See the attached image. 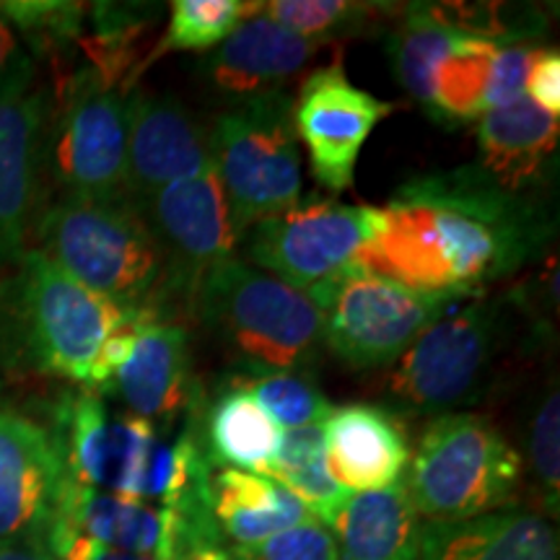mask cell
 <instances>
[{
    "label": "cell",
    "instance_id": "ab89813d",
    "mask_svg": "<svg viewBox=\"0 0 560 560\" xmlns=\"http://www.w3.org/2000/svg\"><path fill=\"white\" fill-rule=\"evenodd\" d=\"M202 560H231V556H229V550H221V552H213V556H208Z\"/></svg>",
    "mask_w": 560,
    "mask_h": 560
},
{
    "label": "cell",
    "instance_id": "484cf974",
    "mask_svg": "<svg viewBox=\"0 0 560 560\" xmlns=\"http://www.w3.org/2000/svg\"><path fill=\"white\" fill-rule=\"evenodd\" d=\"M462 32L441 16L436 3H410L392 26L387 50L397 81L416 100L425 115L433 117V86L436 73Z\"/></svg>",
    "mask_w": 560,
    "mask_h": 560
},
{
    "label": "cell",
    "instance_id": "d6986e66",
    "mask_svg": "<svg viewBox=\"0 0 560 560\" xmlns=\"http://www.w3.org/2000/svg\"><path fill=\"white\" fill-rule=\"evenodd\" d=\"M322 47V42L293 34L260 11L208 55L202 75L219 94L242 104L280 91V83L310 66Z\"/></svg>",
    "mask_w": 560,
    "mask_h": 560
},
{
    "label": "cell",
    "instance_id": "4dcf8cb0",
    "mask_svg": "<svg viewBox=\"0 0 560 560\" xmlns=\"http://www.w3.org/2000/svg\"><path fill=\"white\" fill-rule=\"evenodd\" d=\"M283 431L322 425L332 412V402L322 395L304 371H262L234 380Z\"/></svg>",
    "mask_w": 560,
    "mask_h": 560
},
{
    "label": "cell",
    "instance_id": "9a60e30c",
    "mask_svg": "<svg viewBox=\"0 0 560 560\" xmlns=\"http://www.w3.org/2000/svg\"><path fill=\"white\" fill-rule=\"evenodd\" d=\"M66 540H86L109 550L177 560L179 520L166 506L83 488L66 475L42 542L50 550Z\"/></svg>",
    "mask_w": 560,
    "mask_h": 560
},
{
    "label": "cell",
    "instance_id": "277c9868",
    "mask_svg": "<svg viewBox=\"0 0 560 560\" xmlns=\"http://www.w3.org/2000/svg\"><path fill=\"white\" fill-rule=\"evenodd\" d=\"M195 314L244 374L304 371L319 359L317 301L234 255L202 278Z\"/></svg>",
    "mask_w": 560,
    "mask_h": 560
},
{
    "label": "cell",
    "instance_id": "e575fe53",
    "mask_svg": "<svg viewBox=\"0 0 560 560\" xmlns=\"http://www.w3.org/2000/svg\"><path fill=\"white\" fill-rule=\"evenodd\" d=\"M532 47L524 45H503L495 55L493 68H490L488 91H486V112L506 107L524 100V89H527V75L535 60Z\"/></svg>",
    "mask_w": 560,
    "mask_h": 560
},
{
    "label": "cell",
    "instance_id": "e0dca14e",
    "mask_svg": "<svg viewBox=\"0 0 560 560\" xmlns=\"http://www.w3.org/2000/svg\"><path fill=\"white\" fill-rule=\"evenodd\" d=\"M102 395L117 397L125 410L151 425L170 423L190 408L195 387L187 327L145 310L136 325L128 359L112 374Z\"/></svg>",
    "mask_w": 560,
    "mask_h": 560
},
{
    "label": "cell",
    "instance_id": "8d00e7d4",
    "mask_svg": "<svg viewBox=\"0 0 560 560\" xmlns=\"http://www.w3.org/2000/svg\"><path fill=\"white\" fill-rule=\"evenodd\" d=\"M524 96L542 109L545 115L558 117L560 115V55L558 50H537L535 60H532L527 89Z\"/></svg>",
    "mask_w": 560,
    "mask_h": 560
},
{
    "label": "cell",
    "instance_id": "2e32d148",
    "mask_svg": "<svg viewBox=\"0 0 560 560\" xmlns=\"http://www.w3.org/2000/svg\"><path fill=\"white\" fill-rule=\"evenodd\" d=\"M66 482L52 433L0 410V542L42 540Z\"/></svg>",
    "mask_w": 560,
    "mask_h": 560
},
{
    "label": "cell",
    "instance_id": "603a6c76",
    "mask_svg": "<svg viewBox=\"0 0 560 560\" xmlns=\"http://www.w3.org/2000/svg\"><path fill=\"white\" fill-rule=\"evenodd\" d=\"M208 501L221 537H229L234 548H249L314 520L310 509L278 480L231 467L210 472Z\"/></svg>",
    "mask_w": 560,
    "mask_h": 560
},
{
    "label": "cell",
    "instance_id": "7c38bea8",
    "mask_svg": "<svg viewBox=\"0 0 560 560\" xmlns=\"http://www.w3.org/2000/svg\"><path fill=\"white\" fill-rule=\"evenodd\" d=\"M52 441L62 470L83 488L138 499L156 446V425L115 410L100 392H66L55 405ZM140 501V499H138Z\"/></svg>",
    "mask_w": 560,
    "mask_h": 560
},
{
    "label": "cell",
    "instance_id": "f546056e",
    "mask_svg": "<svg viewBox=\"0 0 560 560\" xmlns=\"http://www.w3.org/2000/svg\"><path fill=\"white\" fill-rule=\"evenodd\" d=\"M384 3H353V0H272L262 3V13L276 24L285 26L301 37L330 45L366 34L376 21L387 16Z\"/></svg>",
    "mask_w": 560,
    "mask_h": 560
},
{
    "label": "cell",
    "instance_id": "4fadbf2b",
    "mask_svg": "<svg viewBox=\"0 0 560 560\" xmlns=\"http://www.w3.org/2000/svg\"><path fill=\"white\" fill-rule=\"evenodd\" d=\"M392 112L395 104L355 86L340 62L306 75L291 102V120L310 153L314 179L332 192L348 190L371 130Z\"/></svg>",
    "mask_w": 560,
    "mask_h": 560
},
{
    "label": "cell",
    "instance_id": "4316f807",
    "mask_svg": "<svg viewBox=\"0 0 560 560\" xmlns=\"http://www.w3.org/2000/svg\"><path fill=\"white\" fill-rule=\"evenodd\" d=\"M322 425L283 431L276 457H272L265 475L289 488L310 509L314 520L330 527L353 493L340 488L330 467H327L325 429Z\"/></svg>",
    "mask_w": 560,
    "mask_h": 560
},
{
    "label": "cell",
    "instance_id": "f1b7e54d",
    "mask_svg": "<svg viewBox=\"0 0 560 560\" xmlns=\"http://www.w3.org/2000/svg\"><path fill=\"white\" fill-rule=\"evenodd\" d=\"M262 11V3H244V0H174L170 3V24L153 50L140 60L138 75L170 52H206L215 50L244 19Z\"/></svg>",
    "mask_w": 560,
    "mask_h": 560
},
{
    "label": "cell",
    "instance_id": "ac0fdd59",
    "mask_svg": "<svg viewBox=\"0 0 560 560\" xmlns=\"http://www.w3.org/2000/svg\"><path fill=\"white\" fill-rule=\"evenodd\" d=\"M50 104L42 91L0 102V268L24 255L34 229Z\"/></svg>",
    "mask_w": 560,
    "mask_h": 560
},
{
    "label": "cell",
    "instance_id": "ba28073f",
    "mask_svg": "<svg viewBox=\"0 0 560 560\" xmlns=\"http://www.w3.org/2000/svg\"><path fill=\"white\" fill-rule=\"evenodd\" d=\"M382 223V208L335 198L299 200L247 231V257L257 270L317 299L350 272Z\"/></svg>",
    "mask_w": 560,
    "mask_h": 560
},
{
    "label": "cell",
    "instance_id": "836d02e7",
    "mask_svg": "<svg viewBox=\"0 0 560 560\" xmlns=\"http://www.w3.org/2000/svg\"><path fill=\"white\" fill-rule=\"evenodd\" d=\"M231 560H342L330 527L310 520L249 548H231Z\"/></svg>",
    "mask_w": 560,
    "mask_h": 560
},
{
    "label": "cell",
    "instance_id": "3957f363",
    "mask_svg": "<svg viewBox=\"0 0 560 560\" xmlns=\"http://www.w3.org/2000/svg\"><path fill=\"white\" fill-rule=\"evenodd\" d=\"M39 255L122 310H153L164 252L132 202L58 198L34 221Z\"/></svg>",
    "mask_w": 560,
    "mask_h": 560
},
{
    "label": "cell",
    "instance_id": "7402d4cb",
    "mask_svg": "<svg viewBox=\"0 0 560 560\" xmlns=\"http://www.w3.org/2000/svg\"><path fill=\"white\" fill-rule=\"evenodd\" d=\"M558 136V117L545 115L527 96L488 109L478 122V170L503 190L524 195L548 170Z\"/></svg>",
    "mask_w": 560,
    "mask_h": 560
},
{
    "label": "cell",
    "instance_id": "6da1fadb",
    "mask_svg": "<svg viewBox=\"0 0 560 560\" xmlns=\"http://www.w3.org/2000/svg\"><path fill=\"white\" fill-rule=\"evenodd\" d=\"M550 240V215L478 166L408 179L382 208L359 270L433 296H478Z\"/></svg>",
    "mask_w": 560,
    "mask_h": 560
},
{
    "label": "cell",
    "instance_id": "d4e9b609",
    "mask_svg": "<svg viewBox=\"0 0 560 560\" xmlns=\"http://www.w3.org/2000/svg\"><path fill=\"white\" fill-rule=\"evenodd\" d=\"M206 439L208 465L265 475L283 439V429L257 405L249 392L231 382L210 402Z\"/></svg>",
    "mask_w": 560,
    "mask_h": 560
},
{
    "label": "cell",
    "instance_id": "7a4b0ae2",
    "mask_svg": "<svg viewBox=\"0 0 560 560\" xmlns=\"http://www.w3.org/2000/svg\"><path fill=\"white\" fill-rule=\"evenodd\" d=\"M26 249L0 280V366L89 389L104 342L136 317Z\"/></svg>",
    "mask_w": 560,
    "mask_h": 560
},
{
    "label": "cell",
    "instance_id": "ffe728a7",
    "mask_svg": "<svg viewBox=\"0 0 560 560\" xmlns=\"http://www.w3.org/2000/svg\"><path fill=\"white\" fill-rule=\"evenodd\" d=\"M327 467L348 493L397 486L408 470L410 446L400 420L380 405L348 402L325 420Z\"/></svg>",
    "mask_w": 560,
    "mask_h": 560
},
{
    "label": "cell",
    "instance_id": "5bb4252c",
    "mask_svg": "<svg viewBox=\"0 0 560 560\" xmlns=\"http://www.w3.org/2000/svg\"><path fill=\"white\" fill-rule=\"evenodd\" d=\"M128 115V198L138 210L172 182L210 170L213 140L195 115L170 94L132 89Z\"/></svg>",
    "mask_w": 560,
    "mask_h": 560
},
{
    "label": "cell",
    "instance_id": "8fae6325",
    "mask_svg": "<svg viewBox=\"0 0 560 560\" xmlns=\"http://www.w3.org/2000/svg\"><path fill=\"white\" fill-rule=\"evenodd\" d=\"M314 301L325 317L322 346L335 359L350 369H384L400 359L452 299L350 272Z\"/></svg>",
    "mask_w": 560,
    "mask_h": 560
},
{
    "label": "cell",
    "instance_id": "cb8c5ba5",
    "mask_svg": "<svg viewBox=\"0 0 560 560\" xmlns=\"http://www.w3.org/2000/svg\"><path fill=\"white\" fill-rule=\"evenodd\" d=\"M420 529L405 482L353 493L330 524L342 560H420Z\"/></svg>",
    "mask_w": 560,
    "mask_h": 560
},
{
    "label": "cell",
    "instance_id": "5b68a950",
    "mask_svg": "<svg viewBox=\"0 0 560 560\" xmlns=\"http://www.w3.org/2000/svg\"><path fill=\"white\" fill-rule=\"evenodd\" d=\"M408 495L429 522H462L506 509L522 482V454L475 412L436 416L410 457Z\"/></svg>",
    "mask_w": 560,
    "mask_h": 560
},
{
    "label": "cell",
    "instance_id": "1f68e13d",
    "mask_svg": "<svg viewBox=\"0 0 560 560\" xmlns=\"http://www.w3.org/2000/svg\"><path fill=\"white\" fill-rule=\"evenodd\" d=\"M0 16L9 21L34 58L66 52L79 45L89 11L83 3L62 0H9L0 3Z\"/></svg>",
    "mask_w": 560,
    "mask_h": 560
},
{
    "label": "cell",
    "instance_id": "f35d334b",
    "mask_svg": "<svg viewBox=\"0 0 560 560\" xmlns=\"http://www.w3.org/2000/svg\"><path fill=\"white\" fill-rule=\"evenodd\" d=\"M0 560H58L37 540H5L0 542Z\"/></svg>",
    "mask_w": 560,
    "mask_h": 560
},
{
    "label": "cell",
    "instance_id": "30bf717a",
    "mask_svg": "<svg viewBox=\"0 0 560 560\" xmlns=\"http://www.w3.org/2000/svg\"><path fill=\"white\" fill-rule=\"evenodd\" d=\"M140 210L164 252L156 314L177 322L179 310L195 312V296L208 270L234 255L240 244L215 164L166 185Z\"/></svg>",
    "mask_w": 560,
    "mask_h": 560
},
{
    "label": "cell",
    "instance_id": "52a82bcc",
    "mask_svg": "<svg viewBox=\"0 0 560 560\" xmlns=\"http://www.w3.org/2000/svg\"><path fill=\"white\" fill-rule=\"evenodd\" d=\"M45 166L60 198L130 202L125 94L89 62L60 83Z\"/></svg>",
    "mask_w": 560,
    "mask_h": 560
},
{
    "label": "cell",
    "instance_id": "74e56055",
    "mask_svg": "<svg viewBox=\"0 0 560 560\" xmlns=\"http://www.w3.org/2000/svg\"><path fill=\"white\" fill-rule=\"evenodd\" d=\"M50 552L58 560H156L151 556H138V552L100 548V545H91L86 540H66L50 548Z\"/></svg>",
    "mask_w": 560,
    "mask_h": 560
},
{
    "label": "cell",
    "instance_id": "8992f818",
    "mask_svg": "<svg viewBox=\"0 0 560 560\" xmlns=\"http://www.w3.org/2000/svg\"><path fill=\"white\" fill-rule=\"evenodd\" d=\"M213 161L236 240L301 200V153L283 91L223 112L210 132Z\"/></svg>",
    "mask_w": 560,
    "mask_h": 560
},
{
    "label": "cell",
    "instance_id": "d6a6232c",
    "mask_svg": "<svg viewBox=\"0 0 560 560\" xmlns=\"http://www.w3.org/2000/svg\"><path fill=\"white\" fill-rule=\"evenodd\" d=\"M529 462L542 506L556 516L560 506V397L556 384L545 392L532 418Z\"/></svg>",
    "mask_w": 560,
    "mask_h": 560
},
{
    "label": "cell",
    "instance_id": "d590c367",
    "mask_svg": "<svg viewBox=\"0 0 560 560\" xmlns=\"http://www.w3.org/2000/svg\"><path fill=\"white\" fill-rule=\"evenodd\" d=\"M34 73H37V66H34L32 52L26 50L9 21L0 16V102L30 94Z\"/></svg>",
    "mask_w": 560,
    "mask_h": 560
},
{
    "label": "cell",
    "instance_id": "44dd1931",
    "mask_svg": "<svg viewBox=\"0 0 560 560\" xmlns=\"http://www.w3.org/2000/svg\"><path fill=\"white\" fill-rule=\"evenodd\" d=\"M420 560H560L558 532L545 516L501 509L462 522H425Z\"/></svg>",
    "mask_w": 560,
    "mask_h": 560
},
{
    "label": "cell",
    "instance_id": "9c48e42d",
    "mask_svg": "<svg viewBox=\"0 0 560 560\" xmlns=\"http://www.w3.org/2000/svg\"><path fill=\"white\" fill-rule=\"evenodd\" d=\"M467 299H452L395 361L389 392L405 410L444 416L486 382L501 346V314L482 293Z\"/></svg>",
    "mask_w": 560,
    "mask_h": 560
},
{
    "label": "cell",
    "instance_id": "83f0119b",
    "mask_svg": "<svg viewBox=\"0 0 560 560\" xmlns=\"http://www.w3.org/2000/svg\"><path fill=\"white\" fill-rule=\"evenodd\" d=\"M503 45L475 34H462L441 62L433 86V120L472 122L486 115L490 68Z\"/></svg>",
    "mask_w": 560,
    "mask_h": 560
}]
</instances>
